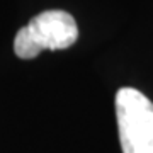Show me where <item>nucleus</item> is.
Returning <instances> with one entry per match:
<instances>
[{
  "label": "nucleus",
  "instance_id": "nucleus-1",
  "mask_svg": "<svg viewBox=\"0 0 153 153\" xmlns=\"http://www.w3.org/2000/svg\"><path fill=\"white\" fill-rule=\"evenodd\" d=\"M78 27L75 19L65 10H46L19 29L14 39V51L22 60H31L43 49H66L75 44Z\"/></svg>",
  "mask_w": 153,
  "mask_h": 153
},
{
  "label": "nucleus",
  "instance_id": "nucleus-2",
  "mask_svg": "<svg viewBox=\"0 0 153 153\" xmlns=\"http://www.w3.org/2000/svg\"><path fill=\"white\" fill-rule=\"evenodd\" d=\"M116 117L123 153H153V102L136 88L116 94Z\"/></svg>",
  "mask_w": 153,
  "mask_h": 153
}]
</instances>
